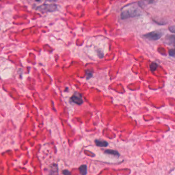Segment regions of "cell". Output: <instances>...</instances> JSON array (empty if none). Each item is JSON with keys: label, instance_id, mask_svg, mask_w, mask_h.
<instances>
[{"label": "cell", "instance_id": "1", "mask_svg": "<svg viewBox=\"0 0 175 175\" xmlns=\"http://www.w3.org/2000/svg\"><path fill=\"white\" fill-rule=\"evenodd\" d=\"M140 15V11L136 8H129L124 10L121 14L122 19H126L129 18L135 17Z\"/></svg>", "mask_w": 175, "mask_h": 175}, {"label": "cell", "instance_id": "2", "mask_svg": "<svg viewBox=\"0 0 175 175\" xmlns=\"http://www.w3.org/2000/svg\"><path fill=\"white\" fill-rule=\"evenodd\" d=\"M163 33L161 31L157 30L150 32L146 34H144V36L146 39H148L151 41H157L159 39H160L162 37Z\"/></svg>", "mask_w": 175, "mask_h": 175}, {"label": "cell", "instance_id": "3", "mask_svg": "<svg viewBox=\"0 0 175 175\" xmlns=\"http://www.w3.org/2000/svg\"><path fill=\"white\" fill-rule=\"evenodd\" d=\"M57 9V6L55 4H44L39 6L37 8V10H39L41 12H53Z\"/></svg>", "mask_w": 175, "mask_h": 175}, {"label": "cell", "instance_id": "4", "mask_svg": "<svg viewBox=\"0 0 175 175\" xmlns=\"http://www.w3.org/2000/svg\"><path fill=\"white\" fill-rule=\"evenodd\" d=\"M71 99L72 102H74L76 104L81 105L83 103V100L81 98V97L78 94L76 93L74 94L71 98Z\"/></svg>", "mask_w": 175, "mask_h": 175}, {"label": "cell", "instance_id": "5", "mask_svg": "<svg viewBox=\"0 0 175 175\" xmlns=\"http://www.w3.org/2000/svg\"><path fill=\"white\" fill-rule=\"evenodd\" d=\"M165 40L168 44L175 47V35H168L165 38Z\"/></svg>", "mask_w": 175, "mask_h": 175}, {"label": "cell", "instance_id": "6", "mask_svg": "<svg viewBox=\"0 0 175 175\" xmlns=\"http://www.w3.org/2000/svg\"><path fill=\"white\" fill-rule=\"evenodd\" d=\"M95 142L96 145L99 147H107L109 145V143L107 141L101 140H96Z\"/></svg>", "mask_w": 175, "mask_h": 175}, {"label": "cell", "instance_id": "7", "mask_svg": "<svg viewBox=\"0 0 175 175\" xmlns=\"http://www.w3.org/2000/svg\"><path fill=\"white\" fill-rule=\"evenodd\" d=\"M79 170L81 175H85L87 174V166L86 165L80 166Z\"/></svg>", "mask_w": 175, "mask_h": 175}, {"label": "cell", "instance_id": "8", "mask_svg": "<svg viewBox=\"0 0 175 175\" xmlns=\"http://www.w3.org/2000/svg\"><path fill=\"white\" fill-rule=\"evenodd\" d=\"M105 153L108 154H110V155H112L113 156H117V157H119L120 156L119 153L117 151H114V150L108 149L105 151Z\"/></svg>", "mask_w": 175, "mask_h": 175}, {"label": "cell", "instance_id": "9", "mask_svg": "<svg viewBox=\"0 0 175 175\" xmlns=\"http://www.w3.org/2000/svg\"><path fill=\"white\" fill-rule=\"evenodd\" d=\"M158 67V65L156 63H152L151 64V70L152 71H155L156 69V68H157Z\"/></svg>", "mask_w": 175, "mask_h": 175}, {"label": "cell", "instance_id": "10", "mask_svg": "<svg viewBox=\"0 0 175 175\" xmlns=\"http://www.w3.org/2000/svg\"><path fill=\"white\" fill-rule=\"evenodd\" d=\"M168 54L169 55L170 57H175V49H171L168 52Z\"/></svg>", "mask_w": 175, "mask_h": 175}, {"label": "cell", "instance_id": "11", "mask_svg": "<svg viewBox=\"0 0 175 175\" xmlns=\"http://www.w3.org/2000/svg\"><path fill=\"white\" fill-rule=\"evenodd\" d=\"M168 29H169V30H170L171 32H172V33H175V26H170L169 28H168Z\"/></svg>", "mask_w": 175, "mask_h": 175}, {"label": "cell", "instance_id": "12", "mask_svg": "<svg viewBox=\"0 0 175 175\" xmlns=\"http://www.w3.org/2000/svg\"><path fill=\"white\" fill-rule=\"evenodd\" d=\"M63 175H70L71 173L69 171H68V170H64L63 172Z\"/></svg>", "mask_w": 175, "mask_h": 175}, {"label": "cell", "instance_id": "13", "mask_svg": "<svg viewBox=\"0 0 175 175\" xmlns=\"http://www.w3.org/2000/svg\"><path fill=\"white\" fill-rule=\"evenodd\" d=\"M87 76L88 77H89V78H91V77H92V73H88Z\"/></svg>", "mask_w": 175, "mask_h": 175}, {"label": "cell", "instance_id": "14", "mask_svg": "<svg viewBox=\"0 0 175 175\" xmlns=\"http://www.w3.org/2000/svg\"><path fill=\"white\" fill-rule=\"evenodd\" d=\"M47 1H49V2H56L57 0H47Z\"/></svg>", "mask_w": 175, "mask_h": 175}, {"label": "cell", "instance_id": "15", "mask_svg": "<svg viewBox=\"0 0 175 175\" xmlns=\"http://www.w3.org/2000/svg\"><path fill=\"white\" fill-rule=\"evenodd\" d=\"M35 1H37V2H38V1H39L40 0H35Z\"/></svg>", "mask_w": 175, "mask_h": 175}]
</instances>
